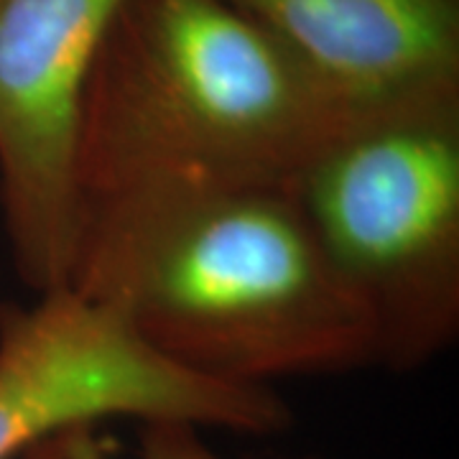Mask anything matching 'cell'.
<instances>
[{"label": "cell", "instance_id": "cell-1", "mask_svg": "<svg viewBox=\"0 0 459 459\" xmlns=\"http://www.w3.org/2000/svg\"><path fill=\"white\" fill-rule=\"evenodd\" d=\"M66 289L195 376L273 380L377 368L373 334L289 181L171 179L84 195Z\"/></svg>", "mask_w": 459, "mask_h": 459}, {"label": "cell", "instance_id": "cell-5", "mask_svg": "<svg viewBox=\"0 0 459 459\" xmlns=\"http://www.w3.org/2000/svg\"><path fill=\"white\" fill-rule=\"evenodd\" d=\"M123 0H0V207L21 281L66 289L90 72Z\"/></svg>", "mask_w": 459, "mask_h": 459}, {"label": "cell", "instance_id": "cell-2", "mask_svg": "<svg viewBox=\"0 0 459 459\" xmlns=\"http://www.w3.org/2000/svg\"><path fill=\"white\" fill-rule=\"evenodd\" d=\"M347 115L294 51L225 0H123L84 92L82 189L283 184Z\"/></svg>", "mask_w": 459, "mask_h": 459}, {"label": "cell", "instance_id": "cell-6", "mask_svg": "<svg viewBox=\"0 0 459 459\" xmlns=\"http://www.w3.org/2000/svg\"><path fill=\"white\" fill-rule=\"evenodd\" d=\"M273 33L344 110L459 84V0H225Z\"/></svg>", "mask_w": 459, "mask_h": 459}, {"label": "cell", "instance_id": "cell-4", "mask_svg": "<svg viewBox=\"0 0 459 459\" xmlns=\"http://www.w3.org/2000/svg\"><path fill=\"white\" fill-rule=\"evenodd\" d=\"M108 419L273 437L291 427V409L273 388L181 370L72 289L0 307V459Z\"/></svg>", "mask_w": 459, "mask_h": 459}, {"label": "cell", "instance_id": "cell-7", "mask_svg": "<svg viewBox=\"0 0 459 459\" xmlns=\"http://www.w3.org/2000/svg\"><path fill=\"white\" fill-rule=\"evenodd\" d=\"M138 457L141 459H232L220 455L204 439V429L192 421L159 419L138 424ZM62 446L59 459H105V444L92 429H77L54 439Z\"/></svg>", "mask_w": 459, "mask_h": 459}, {"label": "cell", "instance_id": "cell-3", "mask_svg": "<svg viewBox=\"0 0 459 459\" xmlns=\"http://www.w3.org/2000/svg\"><path fill=\"white\" fill-rule=\"evenodd\" d=\"M377 368L411 373L459 337V84L355 110L289 179Z\"/></svg>", "mask_w": 459, "mask_h": 459}]
</instances>
